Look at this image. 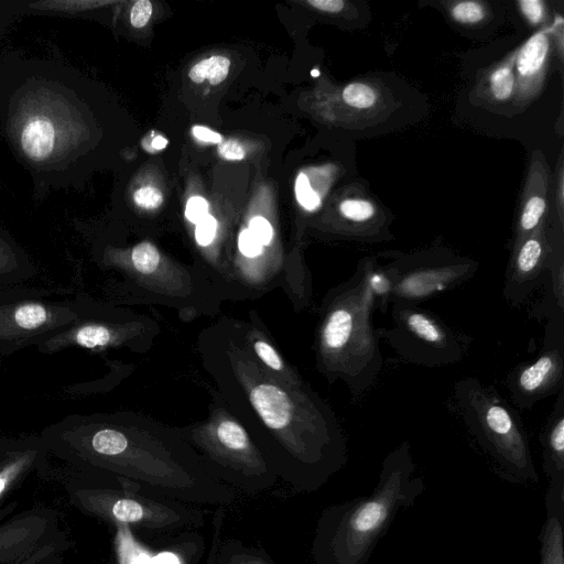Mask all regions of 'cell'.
I'll return each mask as SVG.
<instances>
[{
    "label": "cell",
    "instance_id": "obj_1",
    "mask_svg": "<svg viewBox=\"0 0 564 564\" xmlns=\"http://www.w3.org/2000/svg\"><path fill=\"white\" fill-rule=\"evenodd\" d=\"M0 116L17 158L45 185L75 182L87 124L75 69L47 61L7 62Z\"/></svg>",
    "mask_w": 564,
    "mask_h": 564
},
{
    "label": "cell",
    "instance_id": "obj_2",
    "mask_svg": "<svg viewBox=\"0 0 564 564\" xmlns=\"http://www.w3.org/2000/svg\"><path fill=\"white\" fill-rule=\"evenodd\" d=\"M376 308L361 260L349 280L328 295L317 330L319 370L329 381L343 380L357 399L375 384L382 368L372 319Z\"/></svg>",
    "mask_w": 564,
    "mask_h": 564
},
{
    "label": "cell",
    "instance_id": "obj_3",
    "mask_svg": "<svg viewBox=\"0 0 564 564\" xmlns=\"http://www.w3.org/2000/svg\"><path fill=\"white\" fill-rule=\"evenodd\" d=\"M250 402L263 423L297 458L315 463L343 456L344 440L332 411L317 398L290 392L271 379L249 383Z\"/></svg>",
    "mask_w": 564,
    "mask_h": 564
},
{
    "label": "cell",
    "instance_id": "obj_4",
    "mask_svg": "<svg viewBox=\"0 0 564 564\" xmlns=\"http://www.w3.org/2000/svg\"><path fill=\"white\" fill-rule=\"evenodd\" d=\"M454 400L469 432L503 470L522 478L535 476L521 416L494 386L462 378L454 384Z\"/></svg>",
    "mask_w": 564,
    "mask_h": 564
},
{
    "label": "cell",
    "instance_id": "obj_5",
    "mask_svg": "<svg viewBox=\"0 0 564 564\" xmlns=\"http://www.w3.org/2000/svg\"><path fill=\"white\" fill-rule=\"evenodd\" d=\"M414 470L410 446L405 441L384 459L378 486L379 494L355 505L335 535V553L343 564H362L370 546L388 523L397 502L404 494L397 489L409 481Z\"/></svg>",
    "mask_w": 564,
    "mask_h": 564
},
{
    "label": "cell",
    "instance_id": "obj_6",
    "mask_svg": "<svg viewBox=\"0 0 564 564\" xmlns=\"http://www.w3.org/2000/svg\"><path fill=\"white\" fill-rule=\"evenodd\" d=\"M391 305L392 325L378 328L377 333L403 360L436 368L464 358L469 346L467 336L417 304L397 302Z\"/></svg>",
    "mask_w": 564,
    "mask_h": 564
},
{
    "label": "cell",
    "instance_id": "obj_7",
    "mask_svg": "<svg viewBox=\"0 0 564 564\" xmlns=\"http://www.w3.org/2000/svg\"><path fill=\"white\" fill-rule=\"evenodd\" d=\"M392 282L390 304H420L470 280L478 270L474 260L445 251L400 254L384 264Z\"/></svg>",
    "mask_w": 564,
    "mask_h": 564
},
{
    "label": "cell",
    "instance_id": "obj_8",
    "mask_svg": "<svg viewBox=\"0 0 564 564\" xmlns=\"http://www.w3.org/2000/svg\"><path fill=\"white\" fill-rule=\"evenodd\" d=\"M69 547L54 510L34 508L0 524V564H57Z\"/></svg>",
    "mask_w": 564,
    "mask_h": 564
},
{
    "label": "cell",
    "instance_id": "obj_9",
    "mask_svg": "<svg viewBox=\"0 0 564 564\" xmlns=\"http://www.w3.org/2000/svg\"><path fill=\"white\" fill-rule=\"evenodd\" d=\"M564 312L547 316L542 348L531 361L517 365L508 375L507 387L516 408L531 410L539 401L563 390Z\"/></svg>",
    "mask_w": 564,
    "mask_h": 564
},
{
    "label": "cell",
    "instance_id": "obj_10",
    "mask_svg": "<svg viewBox=\"0 0 564 564\" xmlns=\"http://www.w3.org/2000/svg\"><path fill=\"white\" fill-rule=\"evenodd\" d=\"M41 295L0 294V340L26 345L74 325L82 318L75 303L40 300Z\"/></svg>",
    "mask_w": 564,
    "mask_h": 564
},
{
    "label": "cell",
    "instance_id": "obj_11",
    "mask_svg": "<svg viewBox=\"0 0 564 564\" xmlns=\"http://www.w3.org/2000/svg\"><path fill=\"white\" fill-rule=\"evenodd\" d=\"M70 503L79 510L116 524L161 528L178 520L170 508L113 489L91 488L68 482Z\"/></svg>",
    "mask_w": 564,
    "mask_h": 564
},
{
    "label": "cell",
    "instance_id": "obj_12",
    "mask_svg": "<svg viewBox=\"0 0 564 564\" xmlns=\"http://www.w3.org/2000/svg\"><path fill=\"white\" fill-rule=\"evenodd\" d=\"M556 251L543 226L513 247L502 289L509 306L522 305L547 282Z\"/></svg>",
    "mask_w": 564,
    "mask_h": 564
},
{
    "label": "cell",
    "instance_id": "obj_13",
    "mask_svg": "<svg viewBox=\"0 0 564 564\" xmlns=\"http://www.w3.org/2000/svg\"><path fill=\"white\" fill-rule=\"evenodd\" d=\"M203 443L213 456L243 473L260 474L265 469L246 430L232 419L212 423Z\"/></svg>",
    "mask_w": 564,
    "mask_h": 564
},
{
    "label": "cell",
    "instance_id": "obj_14",
    "mask_svg": "<svg viewBox=\"0 0 564 564\" xmlns=\"http://www.w3.org/2000/svg\"><path fill=\"white\" fill-rule=\"evenodd\" d=\"M42 437L0 442V503L35 469L44 467Z\"/></svg>",
    "mask_w": 564,
    "mask_h": 564
},
{
    "label": "cell",
    "instance_id": "obj_15",
    "mask_svg": "<svg viewBox=\"0 0 564 564\" xmlns=\"http://www.w3.org/2000/svg\"><path fill=\"white\" fill-rule=\"evenodd\" d=\"M550 30L534 33L514 55L516 97L520 101L532 99L541 87L550 54Z\"/></svg>",
    "mask_w": 564,
    "mask_h": 564
},
{
    "label": "cell",
    "instance_id": "obj_16",
    "mask_svg": "<svg viewBox=\"0 0 564 564\" xmlns=\"http://www.w3.org/2000/svg\"><path fill=\"white\" fill-rule=\"evenodd\" d=\"M544 467L552 485L563 486L564 477V392L560 391L556 402L546 419L540 435Z\"/></svg>",
    "mask_w": 564,
    "mask_h": 564
},
{
    "label": "cell",
    "instance_id": "obj_17",
    "mask_svg": "<svg viewBox=\"0 0 564 564\" xmlns=\"http://www.w3.org/2000/svg\"><path fill=\"white\" fill-rule=\"evenodd\" d=\"M32 269L26 256L0 229V285L26 280Z\"/></svg>",
    "mask_w": 564,
    "mask_h": 564
},
{
    "label": "cell",
    "instance_id": "obj_18",
    "mask_svg": "<svg viewBox=\"0 0 564 564\" xmlns=\"http://www.w3.org/2000/svg\"><path fill=\"white\" fill-rule=\"evenodd\" d=\"M115 550L118 564H158L156 554L134 539L130 525L116 524Z\"/></svg>",
    "mask_w": 564,
    "mask_h": 564
},
{
    "label": "cell",
    "instance_id": "obj_19",
    "mask_svg": "<svg viewBox=\"0 0 564 564\" xmlns=\"http://www.w3.org/2000/svg\"><path fill=\"white\" fill-rule=\"evenodd\" d=\"M365 281L372 294L376 305L386 313L390 304L393 282L384 265H379L376 259H364Z\"/></svg>",
    "mask_w": 564,
    "mask_h": 564
},
{
    "label": "cell",
    "instance_id": "obj_20",
    "mask_svg": "<svg viewBox=\"0 0 564 564\" xmlns=\"http://www.w3.org/2000/svg\"><path fill=\"white\" fill-rule=\"evenodd\" d=\"M562 510L561 507L554 516L549 512V521L543 536L541 564H563Z\"/></svg>",
    "mask_w": 564,
    "mask_h": 564
},
{
    "label": "cell",
    "instance_id": "obj_21",
    "mask_svg": "<svg viewBox=\"0 0 564 564\" xmlns=\"http://www.w3.org/2000/svg\"><path fill=\"white\" fill-rule=\"evenodd\" d=\"M545 209L546 200L543 196L533 195L527 199L519 218L513 247L523 238L542 227L541 224Z\"/></svg>",
    "mask_w": 564,
    "mask_h": 564
},
{
    "label": "cell",
    "instance_id": "obj_22",
    "mask_svg": "<svg viewBox=\"0 0 564 564\" xmlns=\"http://www.w3.org/2000/svg\"><path fill=\"white\" fill-rule=\"evenodd\" d=\"M229 67V58L223 55H214L196 63L189 69L188 77L196 84L208 80L212 85H218L226 79Z\"/></svg>",
    "mask_w": 564,
    "mask_h": 564
},
{
    "label": "cell",
    "instance_id": "obj_23",
    "mask_svg": "<svg viewBox=\"0 0 564 564\" xmlns=\"http://www.w3.org/2000/svg\"><path fill=\"white\" fill-rule=\"evenodd\" d=\"M513 59L514 55L511 59L498 65L488 76L489 91L498 101L508 100L516 91Z\"/></svg>",
    "mask_w": 564,
    "mask_h": 564
},
{
    "label": "cell",
    "instance_id": "obj_24",
    "mask_svg": "<svg viewBox=\"0 0 564 564\" xmlns=\"http://www.w3.org/2000/svg\"><path fill=\"white\" fill-rule=\"evenodd\" d=\"M131 262L139 273L151 274L159 268L161 254L153 243L143 241L132 249Z\"/></svg>",
    "mask_w": 564,
    "mask_h": 564
},
{
    "label": "cell",
    "instance_id": "obj_25",
    "mask_svg": "<svg viewBox=\"0 0 564 564\" xmlns=\"http://www.w3.org/2000/svg\"><path fill=\"white\" fill-rule=\"evenodd\" d=\"M252 348L257 357L273 372L280 373L285 380L295 381L289 373L288 368L275 348L263 338H256L252 341Z\"/></svg>",
    "mask_w": 564,
    "mask_h": 564
},
{
    "label": "cell",
    "instance_id": "obj_26",
    "mask_svg": "<svg viewBox=\"0 0 564 564\" xmlns=\"http://www.w3.org/2000/svg\"><path fill=\"white\" fill-rule=\"evenodd\" d=\"M344 101L356 109H367L377 102L376 90L364 83H350L343 90Z\"/></svg>",
    "mask_w": 564,
    "mask_h": 564
},
{
    "label": "cell",
    "instance_id": "obj_27",
    "mask_svg": "<svg viewBox=\"0 0 564 564\" xmlns=\"http://www.w3.org/2000/svg\"><path fill=\"white\" fill-rule=\"evenodd\" d=\"M339 212L345 219L357 225L367 224L376 214L373 205L361 198H349L341 202Z\"/></svg>",
    "mask_w": 564,
    "mask_h": 564
},
{
    "label": "cell",
    "instance_id": "obj_28",
    "mask_svg": "<svg viewBox=\"0 0 564 564\" xmlns=\"http://www.w3.org/2000/svg\"><path fill=\"white\" fill-rule=\"evenodd\" d=\"M451 14L459 23L474 24L485 18V8L477 1H459L452 6Z\"/></svg>",
    "mask_w": 564,
    "mask_h": 564
},
{
    "label": "cell",
    "instance_id": "obj_29",
    "mask_svg": "<svg viewBox=\"0 0 564 564\" xmlns=\"http://www.w3.org/2000/svg\"><path fill=\"white\" fill-rule=\"evenodd\" d=\"M295 196L301 206L307 210H314L318 207L321 198L312 189L310 181L304 173H300L295 181Z\"/></svg>",
    "mask_w": 564,
    "mask_h": 564
},
{
    "label": "cell",
    "instance_id": "obj_30",
    "mask_svg": "<svg viewBox=\"0 0 564 564\" xmlns=\"http://www.w3.org/2000/svg\"><path fill=\"white\" fill-rule=\"evenodd\" d=\"M134 203L145 209H155L163 203L162 192L151 185L138 188L133 194Z\"/></svg>",
    "mask_w": 564,
    "mask_h": 564
},
{
    "label": "cell",
    "instance_id": "obj_31",
    "mask_svg": "<svg viewBox=\"0 0 564 564\" xmlns=\"http://www.w3.org/2000/svg\"><path fill=\"white\" fill-rule=\"evenodd\" d=\"M217 220L212 215H206L196 224L195 238L198 245L208 246L215 238Z\"/></svg>",
    "mask_w": 564,
    "mask_h": 564
},
{
    "label": "cell",
    "instance_id": "obj_32",
    "mask_svg": "<svg viewBox=\"0 0 564 564\" xmlns=\"http://www.w3.org/2000/svg\"><path fill=\"white\" fill-rule=\"evenodd\" d=\"M519 7L527 20L533 24L539 25L545 19L544 2L541 0H522L519 1Z\"/></svg>",
    "mask_w": 564,
    "mask_h": 564
},
{
    "label": "cell",
    "instance_id": "obj_33",
    "mask_svg": "<svg viewBox=\"0 0 564 564\" xmlns=\"http://www.w3.org/2000/svg\"><path fill=\"white\" fill-rule=\"evenodd\" d=\"M254 238L262 245H269L273 237V229L269 220L262 216L253 217L248 228Z\"/></svg>",
    "mask_w": 564,
    "mask_h": 564
},
{
    "label": "cell",
    "instance_id": "obj_34",
    "mask_svg": "<svg viewBox=\"0 0 564 564\" xmlns=\"http://www.w3.org/2000/svg\"><path fill=\"white\" fill-rule=\"evenodd\" d=\"M152 3L149 0H139L134 2L130 12V22L132 26L141 29L145 26L152 15Z\"/></svg>",
    "mask_w": 564,
    "mask_h": 564
},
{
    "label": "cell",
    "instance_id": "obj_35",
    "mask_svg": "<svg viewBox=\"0 0 564 564\" xmlns=\"http://www.w3.org/2000/svg\"><path fill=\"white\" fill-rule=\"evenodd\" d=\"M206 215H208V203L204 197L193 196L187 200L185 216L191 223L197 224Z\"/></svg>",
    "mask_w": 564,
    "mask_h": 564
},
{
    "label": "cell",
    "instance_id": "obj_36",
    "mask_svg": "<svg viewBox=\"0 0 564 564\" xmlns=\"http://www.w3.org/2000/svg\"><path fill=\"white\" fill-rule=\"evenodd\" d=\"M238 247L240 252L248 258L257 257L262 251V245L254 238L249 229H243L239 234Z\"/></svg>",
    "mask_w": 564,
    "mask_h": 564
},
{
    "label": "cell",
    "instance_id": "obj_37",
    "mask_svg": "<svg viewBox=\"0 0 564 564\" xmlns=\"http://www.w3.org/2000/svg\"><path fill=\"white\" fill-rule=\"evenodd\" d=\"M217 152L219 156L228 161L243 160L246 151L243 145L237 140H226L218 144Z\"/></svg>",
    "mask_w": 564,
    "mask_h": 564
},
{
    "label": "cell",
    "instance_id": "obj_38",
    "mask_svg": "<svg viewBox=\"0 0 564 564\" xmlns=\"http://www.w3.org/2000/svg\"><path fill=\"white\" fill-rule=\"evenodd\" d=\"M192 133L195 138L206 143L219 144L223 140L220 133L204 126H194L192 128Z\"/></svg>",
    "mask_w": 564,
    "mask_h": 564
},
{
    "label": "cell",
    "instance_id": "obj_39",
    "mask_svg": "<svg viewBox=\"0 0 564 564\" xmlns=\"http://www.w3.org/2000/svg\"><path fill=\"white\" fill-rule=\"evenodd\" d=\"M307 3L327 13H338L345 6V2L341 0H308Z\"/></svg>",
    "mask_w": 564,
    "mask_h": 564
},
{
    "label": "cell",
    "instance_id": "obj_40",
    "mask_svg": "<svg viewBox=\"0 0 564 564\" xmlns=\"http://www.w3.org/2000/svg\"><path fill=\"white\" fill-rule=\"evenodd\" d=\"M156 560L158 564H183L181 557L171 551L156 553Z\"/></svg>",
    "mask_w": 564,
    "mask_h": 564
},
{
    "label": "cell",
    "instance_id": "obj_41",
    "mask_svg": "<svg viewBox=\"0 0 564 564\" xmlns=\"http://www.w3.org/2000/svg\"><path fill=\"white\" fill-rule=\"evenodd\" d=\"M167 140L162 135H158L153 139L152 145L154 149L162 150L166 147Z\"/></svg>",
    "mask_w": 564,
    "mask_h": 564
},
{
    "label": "cell",
    "instance_id": "obj_42",
    "mask_svg": "<svg viewBox=\"0 0 564 564\" xmlns=\"http://www.w3.org/2000/svg\"><path fill=\"white\" fill-rule=\"evenodd\" d=\"M247 564H262V563H259V562H249Z\"/></svg>",
    "mask_w": 564,
    "mask_h": 564
},
{
    "label": "cell",
    "instance_id": "obj_43",
    "mask_svg": "<svg viewBox=\"0 0 564 564\" xmlns=\"http://www.w3.org/2000/svg\"><path fill=\"white\" fill-rule=\"evenodd\" d=\"M57 564H61V563H57Z\"/></svg>",
    "mask_w": 564,
    "mask_h": 564
}]
</instances>
